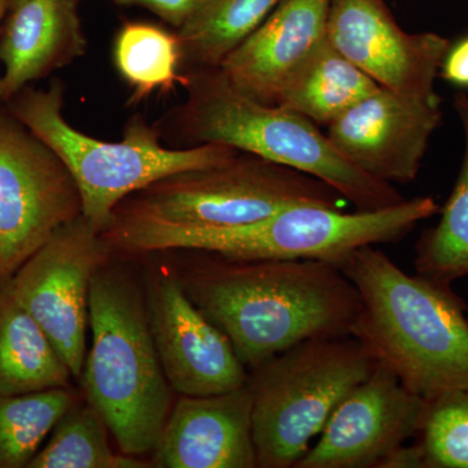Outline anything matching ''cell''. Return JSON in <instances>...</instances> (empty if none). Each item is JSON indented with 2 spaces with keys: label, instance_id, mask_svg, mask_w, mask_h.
I'll return each instance as SVG.
<instances>
[{
  "label": "cell",
  "instance_id": "6da1fadb",
  "mask_svg": "<svg viewBox=\"0 0 468 468\" xmlns=\"http://www.w3.org/2000/svg\"><path fill=\"white\" fill-rule=\"evenodd\" d=\"M192 251L176 277L248 371L302 341L350 335L359 295L337 264Z\"/></svg>",
  "mask_w": 468,
  "mask_h": 468
},
{
  "label": "cell",
  "instance_id": "7a4b0ae2",
  "mask_svg": "<svg viewBox=\"0 0 468 468\" xmlns=\"http://www.w3.org/2000/svg\"><path fill=\"white\" fill-rule=\"evenodd\" d=\"M359 295L350 335L426 401L468 389V307L451 284L410 275L365 246L340 264Z\"/></svg>",
  "mask_w": 468,
  "mask_h": 468
},
{
  "label": "cell",
  "instance_id": "3957f363",
  "mask_svg": "<svg viewBox=\"0 0 468 468\" xmlns=\"http://www.w3.org/2000/svg\"><path fill=\"white\" fill-rule=\"evenodd\" d=\"M186 100L160 119L162 138L177 147L226 144L319 178L358 211L405 201L392 184L372 177L335 149L309 119L243 94L220 67L181 73Z\"/></svg>",
  "mask_w": 468,
  "mask_h": 468
},
{
  "label": "cell",
  "instance_id": "277c9868",
  "mask_svg": "<svg viewBox=\"0 0 468 468\" xmlns=\"http://www.w3.org/2000/svg\"><path fill=\"white\" fill-rule=\"evenodd\" d=\"M81 380L86 402L115 437L122 454L154 451L172 410V388L151 335L146 297L131 271L101 267L91 282Z\"/></svg>",
  "mask_w": 468,
  "mask_h": 468
},
{
  "label": "cell",
  "instance_id": "5b68a950",
  "mask_svg": "<svg viewBox=\"0 0 468 468\" xmlns=\"http://www.w3.org/2000/svg\"><path fill=\"white\" fill-rule=\"evenodd\" d=\"M440 209L432 197L405 199L377 211L302 205L245 226L140 229L104 232L101 237L120 254L201 250L233 260L324 261L340 267L360 248L399 241Z\"/></svg>",
  "mask_w": 468,
  "mask_h": 468
},
{
  "label": "cell",
  "instance_id": "8992f818",
  "mask_svg": "<svg viewBox=\"0 0 468 468\" xmlns=\"http://www.w3.org/2000/svg\"><path fill=\"white\" fill-rule=\"evenodd\" d=\"M9 112L43 141L69 169L82 198V217L101 233L120 202L165 176L211 167L239 150L226 144L167 147L155 125L137 115L119 143H106L77 131L64 117V86H27L5 101Z\"/></svg>",
  "mask_w": 468,
  "mask_h": 468
},
{
  "label": "cell",
  "instance_id": "52a82bcc",
  "mask_svg": "<svg viewBox=\"0 0 468 468\" xmlns=\"http://www.w3.org/2000/svg\"><path fill=\"white\" fill-rule=\"evenodd\" d=\"M319 178L239 151L218 165L165 176L120 202L103 232L245 226L294 206L343 209Z\"/></svg>",
  "mask_w": 468,
  "mask_h": 468
},
{
  "label": "cell",
  "instance_id": "ba28073f",
  "mask_svg": "<svg viewBox=\"0 0 468 468\" xmlns=\"http://www.w3.org/2000/svg\"><path fill=\"white\" fill-rule=\"evenodd\" d=\"M351 335L310 338L249 371L258 468H294L345 397L377 368Z\"/></svg>",
  "mask_w": 468,
  "mask_h": 468
},
{
  "label": "cell",
  "instance_id": "9c48e42d",
  "mask_svg": "<svg viewBox=\"0 0 468 468\" xmlns=\"http://www.w3.org/2000/svg\"><path fill=\"white\" fill-rule=\"evenodd\" d=\"M82 211L63 160L0 103V286Z\"/></svg>",
  "mask_w": 468,
  "mask_h": 468
},
{
  "label": "cell",
  "instance_id": "30bf717a",
  "mask_svg": "<svg viewBox=\"0 0 468 468\" xmlns=\"http://www.w3.org/2000/svg\"><path fill=\"white\" fill-rule=\"evenodd\" d=\"M112 255L101 233L80 217L58 228L8 282L77 380L85 365L92 279Z\"/></svg>",
  "mask_w": 468,
  "mask_h": 468
},
{
  "label": "cell",
  "instance_id": "8fae6325",
  "mask_svg": "<svg viewBox=\"0 0 468 468\" xmlns=\"http://www.w3.org/2000/svg\"><path fill=\"white\" fill-rule=\"evenodd\" d=\"M427 401L403 387L383 365L353 390L328 419L318 442L294 468H383L417 437Z\"/></svg>",
  "mask_w": 468,
  "mask_h": 468
},
{
  "label": "cell",
  "instance_id": "7c38bea8",
  "mask_svg": "<svg viewBox=\"0 0 468 468\" xmlns=\"http://www.w3.org/2000/svg\"><path fill=\"white\" fill-rule=\"evenodd\" d=\"M328 39L354 66L389 90L439 98L435 84L452 42L402 29L385 0H331Z\"/></svg>",
  "mask_w": 468,
  "mask_h": 468
},
{
  "label": "cell",
  "instance_id": "4fadbf2b",
  "mask_svg": "<svg viewBox=\"0 0 468 468\" xmlns=\"http://www.w3.org/2000/svg\"><path fill=\"white\" fill-rule=\"evenodd\" d=\"M146 307L160 365L175 393L212 396L248 383V368L229 338L203 315L176 275L151 276Z\"/></svg>",
  "mask_w": 468,
  "mask_h": 468
},
{
  "label": "cell",
  "instance_id": "5bb4252c",
  "mask_svg": "<svg viewBox=\"0 0 468 468\" xmlns=\"http://www.w3.org/2000/svg\"><path fill=\"white\" fill-rule=\"evenodd\" d=\"M442 117L441 98L411 97L380 86L337 117L326 135L366 174L405 185L418 177Z\"/></svg>",
  "mask_w": 468,
  "mask_h": 468
},
{
  "label": "cell",
  "instance_id": "9a60e30c",
  "mask_svg": "<svg viewBox=\"0 0 468 468\" xmlns=\"http://www.w3.org/2000/svg\"><path fill=\"white\" fill-rule=\"evenodd\" d=\"M153 452L158 468H258L249 384L212 396H181Z\"/></svg>",
  "mask_w": 468,
  "mask_h": 468
},
{
  "label": "cell",
  "instance_id": "2e32d148",
  "mask_svg": "<svg viewBox=\"0 0 468 468\" xmlns=\"http://www.w3.org/2000/svg\"><path fill=\"white\" fill-rule=\"evenodd\" d=\"M331 0H280L220 69L252 100L277 106L286 86L328 39Z\"/></svg>",
  "mask_w": 468,
  "mask_h": 468
},
{
  "label": "cell",
  "instance_id": "e0dca14e",
  "mask_svg": "<svg viewBox=\"0 0 468 468\" xmlns=\"http://www.w3.org/2000/svg\"><path fill=\"white\" fill-rule=\"evenodd\" d=\"M86 48L79 0H18L0 27L2 103L84 57Z\"/></svg>",
  "mask_w": 468,
  "mask_h": 468
},
{
  "label": "cell",
  "instance_id": "ac0fdd59",
  "mask_svg": "<svg viewBox=\"0 0 468 468\" xmlns=\"http://www.w3.org/2000/svg\"><path fill=\"white\" fill-rule=\"evenodd\" d=\"M72 378L66 360L8 282L0 286V394L68 388Z\"/></svg>",
  "mask_w": 468,
  "mask_h": 468
},
{
  "label": "cell",
  "instance_id": "d6986e66",
  "mask_svg": "<svg viewBox=\"0 0 468 468\" xmlns=\"http://www.w3.org/2000/svg\"><path fill=\"white\" fill-rule=\"evenodd\" d=\"M378 88L326 39L286 86L277 106L300 113L319 128H328Z\"/></svg>",
  "mask_w": 468,
  "mask_h": 468
},
{
  "label": "cell",
  "instance_id": "ffe728a7",
  "mask_svg": "<svg viewBox=\"0 0 468 468\" xmlns=\"http://www.w3.org/2000/svg\"><path fill=\"white\" fill-rule=\"evenodd\" d=\"M280 0H203L178 27L180 73L220 67L266 21Z\"/></svg>",
  "mask_w": 468,
  "mask_h": 468
},
{
  "label": "cell",
  "instance_id": "44dd1931",
  "mask_svg": "<svg viewBox=\"0 0 468 468\" xmlns=\"http://www.w3.org/2000/svg\"><path fill=\"white\" fill-rule=\"evenodd\" d=\"M454 110L464 133V154L460 174L440 220L428 228L415 246L414 266L418 275L452 284L468 277V95H455Z\"/></svg>",
  "mask_w": 468,
  "mask_h": 468
},
{
  "label": "cell",
  "instance_id": "7402d4cb",
  "mask_svg": "<svg viewBox=\"0 0 468 468\" xmlns=\"http://www.w3.org/2000/svg\"><path fill=\"white\" fill-rule=\"evenodd\" d=\"M113 61L133 90L132 103H140L155 91L167 94L185 82L177 34L155 24L129 21L120 27L113 42Z\"/></svg>",
  "mask_w": 468,
  "mask_h": 468
},
{
  "label": "cell",
  "instance_id": "603a6c76",
  "mask_svg": "<svg viewBox=\"0 0 468 468\" xmlns=\"http://www.w3.org/2000/svg\"><path fill=\"white\" fill-rule=\"evenodd\" d=\"M106 421L88 402H77L51 431L27 468H146L132 455L116 454Z\"/></svg>",
  "mask_w": 468,
  "mask_h": 468
},
{
  "label": "cell",
  "instance_id": "cb8c5ba5",
  "mask_svg": "<svg viewBox=\"0 0 468 468\" xmlns=\"http://www.w3.org/2000/svg\"><path fill=\"white\" fill-rule=\"evenodd\" d=\"M77 402L70 387L0 394V468H27L58 419Z\"/></svg>",
  "mask_w": 468,
  "mask_h": 468
},
{
  "label": "cell",
  "instance_id": "d4e9b609",
  "mask_svg": "<svg viewBox=\"0 0 468 468\" xmlns=\"http://www.w3.org/2000/svg\"><path fill=\"white\" fill-rule=\"evenodd\" d=\"M417 439L423 468H468V389L427 401Z\"/></svg>",
  "mask_w": 468,
  "mask_h": 468
},
{
  "label": "cell",
  "instance_id": "484cf974",
  "mask_svg": "<svg viewBox=\"0 0 468 468\" xmlns=\"http://www.w3.org/2000/svg\"><path fill=\"white\" fill-rule=\"evenodd\" d=\"M117 5H137L149 9L165 23L178 29L187 20L203 0H111Z\"/></svg>",
  "mask_w": 468,
  "mask_h": 468
},
{
  "label": "cell",
  "instance_id": "4316f807",
  "mask_svg": "<svg viewBox=\"0 0 468 468\" xmlns=\"http://www.w3.org/2000/svg\"><path fill=\"white\" fill-rule=\"evenodd\" d=\"M446 81L468 88V37L451 46L441 67Z\"/></svg>",
  "mask_w": 468,
  "mask_h": 468
},
{
  "label": "cell",
  "instance_id": "83f0119b",
  "mask_svg": "<svg viewBox=\"0 0 468 468\" xmlns=\"http://www.w3.org/2000/svg\"><path fill=\"white\" fill-rule=\"evenodd\" d=\"M9 9V0H0V27ZM0 103H2V81H0Z\"/></svg>",
  "mask_w": 468,
  "mask_h": 468
},
{
  "label": "cell",
  "instance_id": "f1b7e54d",
  "mask_svg": "<svg viewBox=\"0 0 468 468\" xmlns=\"http://www.w3.org/2000/svg\"><path fill=\"white\" fill-rule=\"evenodd\" d=\"M18 0H9V7H11V5H14L15 3H17Z\"/></svg>",
  "mask_w": 468,
  "mask_h": 468
}]
</instances>
